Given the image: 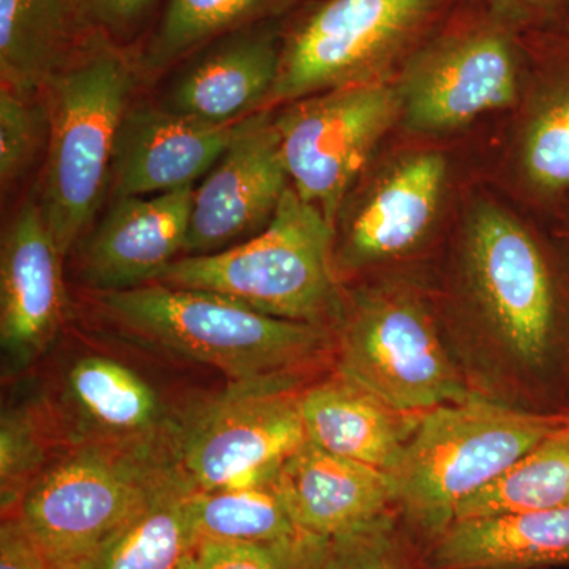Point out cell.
Masks as SVG:
<instances>
[{
  "label": "cell",
  "mask_w": 569,
  "mask_h": 569,
  "mask_svg": "<svg viewBox=\"0 0 569 569\" xmlns=\"http://www.w3.org/2000/svg\"><path fill=\"white\" fill-rule=\"evenodd\" d=\"M456 264L462 329L452 348L468 383L523 408L569 348L567 277L541 238L492 201L468 212Z\"/></svg>",
  "instance_id": "1"
},
{
  "label": "cell",
  "mask_w": 569,
  "mask_h": 569,
  "mask_svg": "<svg viewBox=\"0 0 569 569\" xmlns=\"http://www.w3.org/2000/svg\"><path fill=\"white\" fill-rule=\"evenodd\" d=\"M92 302L122 336L212 367L230 381L313 377L335 356L331 328L266 316L212 291L151 282L93 293Z\"/></svg>",
  "instance_id": "2"
},
{
  "label": "cell",
  "mask_w": 569,
  "mask_h": 569,
  "mask_svg": "<svg viewBox=\"0 0 569 569\" xmlns=\"http://www.w3.org/2000/svg\"><path fill=\"white\" fill-rule=\"evenodd\" d=\"M567 422L479 392L426 411L389 473L400 522L429 548L467 500Z\"/></svg>",
  "instance_id": "3"
},
{
  "label": "cell",
  "mask_w": 569,
  "mask_h": 569,
  "mask_svg": "<svg viewBox=\"0 0 569 569\" xmlns=\"http://www.w3.org/2000/svg\"><path fill=\"white\" fill-rule=\"evenodd\" d=\"M335 246V224L290 187L252 238L219 252L183 254L153 282L212 291L266 316L335 331L346 299Z\"/></svg>",
  "instance_id": "4"
},
{
  "label": "cell",
  "mask_w": 569,
  "mask_h": 569,
  "mask_svg": "<svg viewBox=\"0 0 569 569\" xmlns=\"http://www.w3.org/2000/svg\"><path fill=\"white\" fill-rule=\"evenodd\" d=\"M134 80L133 63L99 33L48 86L40 206L63 257L81 241L102 200Z\"/></svg>",
  "instance_id": "5"
},
{
  "label": "cell",
  "mask_w": 569,
  "mask_h": 569,
  "mask_svg": "<svg viewBox=\"0 0 569 569\" xmlns=\"http://www.w3.org/2000/svg\"><path fill=\"white\" fill-rule=\"evenodd\" d=\"M332 358L336 369L407 413L475 392L426 296L402 282L370 284L343 299Z\"/></svg>",
  "instance_id": "6"
},
{
  "label": "cell",
  "mask_w": 569,
  "mask_h": 569,
  "mask_svg": "<svg viewBox=\"0 0 569 569\" xmlns=\"http://www.w3.org/2000/svg\"><path fill=\"white\" fill-rule=\"evenodd\" d=\"M33 395L61 451L104 449L174 466L190 406H171L144 373L119 356L99 348L63 356Z\"/></svg>",
  "instance_id": "7"
},
{
  "label": "cell",
  "mask_w": 569,
  "mask_h": 569,
  "mask_svg": "<svg viewBox=\"0 0 569 569\" xmlns=\"http://www.w3.org/2000/svg\"><path fill=\"white\" fill-rule=\"evenodd\" d=\"M313 377L230 381L187 410L173 463L194 492L272 477L307 440L301 392Z\"/></svg>",
  "instance_id": "8"
},
{
  "label": "cell",
  "mask_w": 569,
  "mask_h": 569,
  "mask_svg": "<svg viewBox=\"0 0 569 569\" xmlns=\"http://www.w3.org/2000/svg\"><path fill=\"white\" fill-rule=\"evenodd\" d=\"M176 471L159 460L104 449H62L17 515L50 569H73Z\"/></svg>",
  "instance_id": "9"
},
{
  "label": "cell",
  "mask_w": 569,
  "mask_h": 569,
  "mask_svg": "<svg viewBox=\"0 0 569 569\" xmlns=\"http://www.w3.org/2000/svg\"><path fill=\"white\" fill-rule=\"evenodd\" d=\"M400 119L396 86H347L291 102L274 118L291 187L336 227L359 176Z\"/></svg>",
  "instance_id": "10"
},
{
  "label": "cell",
  "mask_w": 569,
  "mask_h": 569,
  "mask_svg": "<svg viewBox=\"0 0 569 569\" xmlns=\"http://www.w3.org/2000/svg\"><path fill=\"white\" fill-rule=\"evenodd\" d=\"M438 0H326L282 51L271 100L380 81Z\"/></svg>",
  "instance_id": "11"
},
{
  "label": "cell",
  "mask_w": 569,
  "mask_h": 569,
  "mask_svg": "<svg viewBox=\"0 0 569 569\" xmlns=\"http://www.w3.org/2000/svg\"><path fill=\"white\" fill-rule=\"evenodd\" d=\"M396 88L400 119L411 132L448 133L515 103L522 73L507 37L471 31L419 51Z\"/></svg>",
  "instance_id": "12"
},
{
  "label": "cell",
  "mask_w": 569,
  "mask_h": 569,
  "mask_svg": "<svg viewBox=\"0 0 569 569\" xmlns=\"http://www.w3.org/2000/svg\"><path fill=\"white\" fill-rule=\"evenodd\" d=\"M63 254L40 201L28 200L0 250V348L3 377H20L44 361L67 320Z\"/></svg>",
  "instance_id": "13"
},
{
  "label": "cell",
  "mask_w": 569,
  "mask_h": 569,
  "mask_svg": "<svg viewBox=\"0 0 569 569\" xmlns=\"http://www.w3.org/2000/svg\"><path fill=\"white\" fill-rule=\"evenodd\" d=\"M448 162L438 152L408 153L369 183L336 236L337 274L400 260L426 241L447 192Z\"/></svg>",
  "instance_id": "14"
},
{
  "label": "cell",
  "mask_w": 569,
  "mask_h": 569,
  "mask_svg": "<svg viewBox=\"0 0 569 569\" xmlns=\"http://www.w3.org/2000/svg\"><path fill=\"white\" fill-rule=\"evenodd\" d=\"M290 183L274 118L258 112L194 189L186 254L219 252L263 230Z\"/></svg>",
  "instance_id": "15"
},
{
  "label": "cell",
  "mask_w": 569,
  "mask_h": 569,
  "mask_svg": "<svg viewBox=\"0 0 569 569\" xmlns=\"http://www.w3.org/2000/svg\"><path fill=\"white\" fill-rule=\"evenodd\" d=\"M194 186L152 197L118 198L80 242V279L93 293L151 283L186 253Z\"/></svg>",
  "instance_id": "16"
},
{
  "label": "cell",
  "mask_w": 569,
  "mask_h": 569,
  "mask_svg": "<svg viewBox=\"0 0 569 569\" xmlns=\"http://www.w3.org/2000/svg\"><path fill=\"white\" fill-rule=\"evenodd\" d=\"M257 114L212 126L168 110L142 107L127 112L111 171L116 198L194 186L252 126Z\"/></svg>",
  "instance_id": "17"
},
{
  "label": "cell",
  "mask_w": 569,
  "mask_h": 569,
  "mask_svg": "<svg viewBox=\"0 0 569 569\" xmlns=\"http://www.w3.org/2000/svg\"><path fill=\"white\" fill-rule=\"evenodd\" d=\"M277 486L299 530L336 538L396 511L385 471L306 440L283 460Z\"/></svg>",
  "instance_id": "18"
},
{
  "label": "cell",
  "mask_w": 569,
  "mask_h": 569,
  "mask_svg": "<svg viewBox=\"0 0 569 569\" xmlns=\"http://www.w3.org/2000/svg\"><path fill=\"white\" fill-rule=\"evenodd\" d=\"M301 413L307 440L388 475L395 470L422 415L389 406L339 369L306 385Z\"/></svg>",
  "instance_id": "19"
},
{
  "label": "cell",
  "mask_w": 569,
  "mask_h": 569,
  "mask_svg": "<svg viewBox=\"0 0 569 569\" xmlns=\"http://www.w3.org/2000/svg\"><path fill=\"white\" fill-rule=\"evenodd\" d=\"M282 51L268 29L228 33L176 81L167 110L212 126L249 118L271 100Z\"/></svg>",
  "instance_id": "20"
},
{
  "label": "cell",
  "mask_w": 569,
  "mask_h": 569,
  "mask_svg": "<svg viewBox=\"0 0 569 569\" xmlns=\"http://www.w3.org/2000/svg\"><path fill=\"white\" fill-rule=\"evenodd\" d=\"M425 561L427 569L569 567V507L456 520Z\"/></svg>",
  "instance_id": "21"
},
{
  "label": "cell",
  "mask_w": 569,
  "mask_h": 569,
  "mask_svg": "<svg viewBox=\"0 0 569 569\" xmlns=\"http://www.w3.org/2000/svg\"><path fill=\"white\" fill-rule=\"evenodd\" d=\"M84 20L77 0H0L3 88L36 96L77 58Z\"/></svg>",
  "instance_id": "22"
},
{
  "label": "cell",
  "mask_w": 569,
  "mask_h": 569,
  "mask_svg": "<svg viewBox=\"0 0 569 569\" xmlns=\"http://www.w3.org/2000/svg\"><path fill=\"white\" fill-rule=\"evenodd\" d=\"M178 470L73 569H174L197 550L190 498Z\"/></svg>",
  "instance_id": "23"
},
{
  "label": "cell",
  "mask_w": 569,
  "mask_h": 569,
  "mask_svg": "<svg viewBox=\"0 0 569 569\" xmlns=\"http://www.w3.org/2000/svg\"><path fill=\"white\" fill-rule=\"evenodd\" d=\"M519 133L518 163L541 203L569 200V36L557 41Z\"/></svg>",
  "instance_id": "24"
},
{
  "label": "cell",
  "mask_w": 569,
  "mask_h": 569,
  "mask_svg": "<svg viewBox=\"0 0 569 569\" xmlns=\"http://www.w3.org/2000/svg\"><path fill=\"white\" fill-rule=\"evenodd\" d=\"M569 507V422L542 438L488 488L460 507L458 519Z\"/></svg>",
  "instance_id": "25"
},
{
  "label": "cell",
  "mask_w": 569,
  "mask_h": 569,
  "mask_svg": "<svg viewBox=\"0 0 569 569\" xmlns=\"http://www.w3.org/2000/svg\"><path fill=\"white\" fill-rule=\"evenodd\" d=\"M190 511L200 539L276 541L299 533L277 486V473L244 486L193 492Z\"/></svg>",
  "instance_id": "26"
},
{
  "label": "cell",
  "mask_w": 569,
  "mask_h": 569,
  "mask_svg": "<svg viewBox=\"0 0 569 569\" xmlns=\"http://www.w3.org/2000/svg\"><path fill=\"white\" fill-rule=\"evenodd\" d=\"M276 0H168L142 56L148 70H162L217 37L247 28Z\"/></svg>",
  "instance_id": "27"
},
{
  "label": "cell",
  "mask_w": 569,
  "mask_h": 569,
  "mask_svg": "<svg viewBox=\"0 0 569 569\" xmlns=\"http://www.w3.org/2000/svg\"><path fill=\"white\" fill-rule=\"evenodd\" d=\"M61 449L31 395L3 406L0 418V509L14 516L33 482Z\"/></svg>",
  "instance_id": "28"
},
{
  "label": "cell",
  "mask_w": 569,
  "mask_h": 569,
  "mask_svg": "<svg viewBox=\"0 0 569 569\" xmlns=\"http://www.w3.org/2000/svg\"><path fill=\"white\" fill-rule=\"evenodd\" d=\"M329 539L299 531L276 541L200 539L197 569H323Z\"/></svg>",
  "instance_id": "29"
},
{
  "label": "cell",
  "mask_w": 569,
  "mask_h": 569,
  "mask_svg": "<svg viewBox=\"0 0 569 569\" xmlns=\"http://www.w3.org/2000/svg\"><path fill=\"white\" fill-rule=\"evenodd\" d=\"M397 512L329 539L323 569H427L400 530Z\"/></svg>",
  "instance_id": "30"
},
{
  "label": "cell",
  "mask_w": 569,
  "mask_h": 569,
  "mask_svg": "<svg viewBox=\"0 0 569 569\" xmlns=\"http://www.w3.org/2000/svg\"><path fill=\"white\" fill-rule=\"evenodd\" d=\"M48 110L13 89H0V181L6 190L31 167L39 152Z\"/></svg>",
  "instance_id": "31"
},
{
  "label": "cell",
  "mask_w": 569,
  "mask_h": 569,
  "mask_svg": "<svg viewBox=\"0 0 569 569\" xmlns=\"http://www.w3.org/2000/svg\"><path fill=\"white\" fill-rule=\"evenodd\" d=\"M157 0H77L82 17L103 37L130 36L140 28Z\"/></svg>",
  "instance_id": "32"
},
{
  "label": "cell",
  "mask_w": 569,
  "mask_h": 569,
  "mask_svg": "<svg viewBox=\"0 0 569 569\" xmlns=\"http://www.w3.org/2000/svg\"><path fill=\"white\" fill-rule=\"evenodd\" d=\"M0 569H50L43 552L26 529L20 516L2 519Z\"/></svg>",
  "instance_id": "33"
},
{
  "label": "cell",
  "mask_w": 569,
  "mask_h": 569,
  "mask_svg": "<svg viewBox=\"0 0 569 569\" xmlns=\"http://www.w3.org/2000/svg\"><path fill=\"white\" fill-rule=\"evenodd\" d=\"M569 0H492L503 17L520 22H548L563 13Z\"/></svg>",
  "instance_id": "34"
},
{
  "label": "cell",
  "mask_w": 569,
  "mask_h": 569,
  "mask_svg": "<svg viewBox=\"0 0 569 569\" xmlns=\"http://www.w3.org/2000/svg\"><path fill=\"white\" fill-rule=\"evenodd\" d=\"M174 569H197V565H194V553L192 557H189L186 561H182L178 568Z\"/></svg>",
  "instance_id": "35"
}]
</instances>
